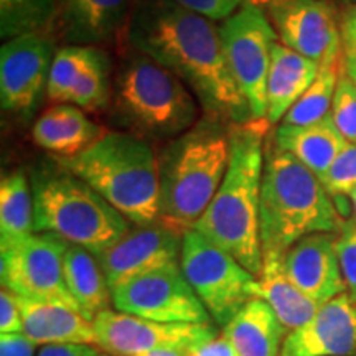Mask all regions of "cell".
Here are the masks:
<instances>
[{"label":"cell","mask_w":356,"mask_h":356,"mask_svg":"<svg viewBox=\"0 0 356 356\" xmlns=\"http://www.w3.org/2000/svg\"><path fill=\"white\" fill-rule=\"evenodd\" d=\"M127 38L134 50L170 70L208 115L231 126L252 121L213 20L173 0H144L134 8Z\"/></svg>","instance_id":"1"},{"label":"cell","mask_w":356,"mask_h":356,"mask_svg":"<svg viewBox=\"0 0 356 356\" xmlns=\"http://www.w3.org/2000/svg\"><path fill=\"white\" fill-rule=\"evenodd\" d=\"M267 126L270 124L266 119L231 126L228 172L210 207L193 226L256 277L264 262L259 207Z\"/></svg>","instance_id":"2"},{"label":"cell","mask_w":356,"mask_h":356,"mask_svg":"<svg viewBox=\"0 0 356 356\" xmlns=\"http://www.w3.org/2000/svg\"><path fill=\"white\" fill-rule=\"evenodd\" d=\"M228 122L202 119L173 139L159 157V220L180 231L193 229L225 180L231 159Z\"/></svg>","instance_id":"3"},{"label":"cell","mask_w":356,"mask_h":356,"mask_svg":"<svg viewBox=\"0 0 356 356\" xmlns=\"http://www.w3.org/2000/svg\"><path fill=\"white\" fill-rule=\"evenodd\" d=\"M56 163L86 181L129 222L159 220V157L149 140L132 132H106L86 150Z\"/></svg>","instance_id":"4"},{"label":"cell","mask_w":356,"mask_h":356,"mask_svg":"<svg viewBox=\"0 0 356 356\" xmlns=\"http://www.w3.org/2000/svg\"><path fill=\"white\" fill-rule=\"evenodd\" d=\"M259 216L264 254H286L305 236L335 233L341 226L322 180L275 145L266 152Z\"/></svg>","instance_id":"5"},{"label":"cell","mask_w":356,"mask_h":356,"mask_svg":"<svg viewBox=\"0 0 356 356\" xmlns=\"http://www.w3.org/2000/svg\"><path fill=\"white\" fill-rule=\"evenodd\" d=\"M35 233L60 236L95 256L121 241L131 225L86 181L56 163L32 177Z\"/></svg>","instance_id":"6"},{"label":"cell","mask_w":356,"mask_h":356,"mask_svg":"<svg viewBox=\"0 0 356 356\" xmlns=\"http://www.w3.org/2000/svg\"><path fill=\"white\" fill-rule=\"evenodd\" d=\"M119 121L142 139L173 140L198 122V101L170 70L144 53H132L114 79Z\"/></svg>","instance_id":"7"},{"label":"cell","mask_w":356,"mask_h":356,"mask_svg":"<svg viewBox=\"0 0 356 356\" xmlns=\"http://www.w3.org/2000/svg\"><path fill=\"white\" fill-rule=\"evenodd\" d=\"M180 267L216 325L225 327L254 299L256 275L198 231H185Z\"/></svg>","instance_id":"8"},{"label":"cell","mask_w":356,"mask_h":356,"mask_svg":"<svg viewBox=\"0 0 356 356\" xmlns=\"http://www.w3.org/2000/svg\"><path fill=\"white\" fill-rule=\"evenodd\" d=\"M220 35L231 73L249 102L252 121L266 119L267 76L279 38L264 8L244 3L221 22Z\"/></svg>","instance_id":"9"},{"label":"cell","mask_w":356,"mask_h":356,"mask_svg":"<svg viewBox=\"0 0 356 356\" xmlns=\"http://www.w3.org/2000/svg\"><path fill=\"white\" fill-rule=\"evenodd\" d=\"M68 244L60 236L33 233L15 246L0 249L2 287L24 299L50 302L79 312L65 282L63 259Z\"/></svg>","instance_id":"10"},{"label":"cell","mask_w":356,"mask_h":356,"mask_svg":"<svg viewBox=\"0 0 356 356\" xmlns=\"http://www.w3.org/2000/svg\"><path fill=\"white\" fill-rule=\"evenodd\" d=\"M118 312L162 323H208L210 314L191 289L180 264L134 277L113 291Z\"/></svg>","instance_id":"11"},{"label":"cell","mask_w":356,"mask_h":356,"mask_svg":"<svg viewBox=\"0 0 356 356\" xmlns=\"http://www.w3.org/2000/svg\"><path fill=\"white\" fill-rule=\"evenodd\" d=\"M96 346L111 356H142L154 351H186L200 341L218 335L216 325L162 323L104 310L92 320Z\"/></svg>","instance_id":"12"},{"label":"cell","mask_w":356,"mask_h":356,"mask_svg":"<svg viewBox=\"0 0 356 356\" xmlns=\"http://www.w3.org/2000/svg\"><path fill=\"white\" fill-rule=\"evenodd\" d=\"M269 19L279 42L320 66L340 60L341 32L332 0H274Z\"/></svg>","instance_id":"13"},{"label":"cell","mask_w":356,"mask_h":356,"mask_svg":"<svg viewBox=\"0 0 356 356\" xmlns=\"http://www.w3.org/2000/svg\"><path fill=\"white\" fill-rule=\"evenodd\" d=\"M53 42L44 33L7 40L0 50V104L3 113L29 118L47 95L55 58Z\"/></svg>","instance_id":"14"},{"label":"cell","mask_w":356,"mask_h":356,"mask_svg":"<svg viewBox=\"0 0 356 356\" xmlns=\"http://www.w3.org/2000/svg\"><path fill=\"white\" fill-rule=\"evenodd\" d=\"M184 231L163 221L136 225L97 257L111 292L134 277L180 264Z\"/></svg>","instance_id":"15"},{"label":"cell","mask_w":356,"mask_h":356,"mask_svg":"<svg viewBox=\"0 0 356 356\" xmlns=\"http://www.w3.org/2000/svg\"><path fill=\"white\" fill-rule=\"evenodd\" d=\"M356 351V304L348 293L318 307L317 314L289 333L280 356H350Z\"/></svg>","instance_id":"16"},{"label":"cell","mask_w":356,"mask_h":356,"mask_svg":"<svg viewBox=\"0 0 356 356\" xmlns=\"http://www.w3.org/2000/svg\"><path fill=\"white\" fill-rule=\"evenodd\" d=\"M332 233H315L284 254V270L293 286L318 305L346 292Z\"/></svg>","instance_id":"17"},{"label":"cell","mask_w":356,"mask_h":356,"mask_svg":"<svg viewBox=\"0 0 356 356\" xmlns=\"http://www.w3.org/2000/svg\"><path fill=\"white\" fill-rule=\"evenodd\" d=\"M131 0H56L65 40L78 47L111 42L131 20Z\"/></svg>","instance_id":"18"},{"label":"cell","mask_w":356,"mask_h":356,"mask_svg":"<svg viewBox=\"0 0 356 356\" xmlns=\"http://www.w3.org/2000/svg\"><path fill=\"white\" fill-rule=\"evenodd\" d=\"M24 318V335L37 345H96L91 320L70 307L17 296Z\"/></svg>","instance_id":"19"},{"label":"cell","mask_w":356,"mask_h":356,"mask_svg":"<svg viewBox=\"0 0 356 356\" xmlns=\"http://www.w3.org/2000/svg\"><path fill=\"white\" fill-rule=\"evenodd\" d=\"M104 129L88 118L83 109L65 102L53 104L35 121L33 142L56 155V159L73 157L104 136Z\"/></svg>","instance_id":"20"},{"label":"cell","mask_w":356,"mask_h":356,"mask_svg":"<svg viewBox=\"0 0 356 356\" xmlns=\"http://www.w3.org/2000/svg\"><path fill=\"white\" fill-rule=\"evenodd\" d=\"M320 65L299 55L279 42L274 43L273 61L267 76L266 121H282L292 106L305 95L318 76Z\"/></svg>","instance_id":"21"},{"label":"cell","mask_w":356,"mask_h":356,"mask_svg":"<svg viewBox=\"0 0 356 356\" xmlns=\"http://www.w3.org/2000/svg\"><path fill=\"white\" fill-rule=\"evenodd\" d=\"M348 142L338 131L332 115L309 126H286L282 124L274 136V145L291 154L300 163L317 175L320 180L335 162Z\"/></svg>","instance_id":"22"},{"label":"cell","mask_w":356,"mask_h":356,"mask_svg":"<svg viewBox=\"0 0 356 356\" xmlns=\"http://www.w3.org/2000/svg\"><path fill=\"white\" fill-rule=\"evenodd\" d=\"M284 254L266 252L262 270L256 277L252 296L264 300L286 330H297L317 314L318 304L293 286L284 270Z\"/></svg>","instance_id":"23"},{"label":"cell","mask_w":356,"mask_h":356,"mask_svg":"<svg viewBox=\"0 0 356 356\" xmlns=\"http://www.w3.org/2000/svg\"><path fill=\"white\" fill-rule=\"evenodd\" d=\"M222 333L238 356H280L286 327L264 300L252 299L243 307Z\"/></svg>","instance_id":"24"},{"label":"cell","mask_w":356,"mask_h":356,"mask_svg":"<svg viewBox=\"0 0 356 356\" xmlns=\"http://www.w3.org/2000/svg\"><path fill=\"white\" fill-rule=\"evenodd\" d=\"M63 273L70 296L88 320L92 322L101 312L108 310L113 304V292L108 279L91 251L68 244L63 259Z\"/></svg>","instance_id":"25"},{"label":"cell","mask_w":356,"mask_h":356,"mask_svg":"<svg viewBox=\"0 0 356 356\" xmlns=\"http://www.w3.org/2000/svg\"><path fill=\"white\" fill-rule=\"evenodd\" d=\"M32 181L24 170L8 172L0 181V249H8L35 233Z\"/></svg>","instance_id":"26"},{"label":"cell","mask_w":356,"mask_h":356,"mask_svg":"<svg viewBox=\"0 0 356 356\" xmlns=\"http://www.w3.org/2000/svg\"><path fill=\"white\" fill-rule=\"evenodd\" d=\"M340 60L320 66L318 76L307 89L292 109L282 119L286 126H309L322 121L332 111L333 96H335L338 79H340Z\"/></svg>","instance_id":"27"},{"label":"cell","mask_w":356,"mask_h":356,"mask_svg":"<svg viewBox=\"0 0 356 356\" xmlns=\"http://www.w3.org/2000/svg\"><path fill=\"white\" fill-rule=\"evenodd\" d=\"M53 20H56V0H0V33L3 38L44 33Z\"/></svg>","instance_id":"28"},{"label":"cell","mask_w":356,"mask_h":356,"mask_svg":"<svg viewBox=\"0 0 356 356\" xmlns=\"http://www.w3.org/2000/svg\"><path fill=\"white\" fill-rule=\"evenodd\" d=\"M96 47H70L60 48L55 53L53 63L48 76L47 97L55 104H65L70 102L71 92L76 86L78 79L86 70V66L95 55Z\"/></svg>","instance_id":"29"},{"label":"cell","mask_w":356,"mask_h":356,"mask_svg":"<svg viewBox=\"0 0 356 356\" xmlns=\"http://www.w3.org/2000/svg\"><path fill=\"white\" fill-rule=\"evenodd\" d=\"M111 101V63L104 51L97 50L79 76L71 92L70 104L83 109L84 113L102 111Z\"/></svg>","instance_id":"30"},{"label":"cell","mask_w":356,"mask_h":356,"mask_svg":"<svg viewBox=\"0 0 356 356\" xmlns=\"http://www.w3.org/2000/svg\"><path fill=\"white\" fill-rule=\"evenodd\" d=\"M330 115L345 140L356 145V84L343 73V68L333 96Z\"/></svg>","instance_id":"31"},{"label":"cell","mask_w":356,"mask_h":356,"mask_svg":"<svg viewBox=\"0 0 356 356\" xmlns=\"http://www.w3.org/2000/svg\"><path fill=\"white\" fill-rule=\"evenodd\" d=\"M330 195H350L356 188V145L346 144L322 178Z\"/></svg>","instance_id":"32"},{"label":"cell","mask_w":356,"mask_h":356,"mask_svg":"<svg viewBox=\"0 0 356 356\" xmlns=\"http://www.w3.org/2000/svg\"><path fill=\"white\" fill-rule=\"evenodd\" d=\"M338 261L343 274L346 293L356 304V228L350 226L335 241Z\"/></svg>","instance_id":"33"},{"label":"cell","mask_w":356,"mask_h":356,"mask_svg":"<svg viewBox=\"0 0 356 356\" xmlns=\"http://www.w3.org/2000/svg\"><path fill=\"white\" fill-rule=\"evenodd\" d=\"M186 10L213 22H222L238 12L246 0H173Z\"/></svg>","instance_id":"34"},{"label":"cell","mask_w":356,"mask_h":356,"mask_svg":"<svg viewBox=\"0 0 356 356\" xmlns=\"http://www.w3.org/2000/svg\"><path fill=\"white\" fill-rule=\"evenodd\" d=\"M0 333H24L19 299L6 287L0 291Z\"/></svg>","instance_id":"35"},{"label":"cell","mask_w":356,"mask_h":356,"mask_svg":"<svg viewBox=\"0 0 356 356\" xmlns=\"http://www.w3.org/2000/svg\"><path fill=\"white\" fill-rule=\"evenodd\" d=\"M37 343L24 333H2L0 356H37Z\"/></svg>","instance_id":"36"},{"label":"cell","mask_w":356,"mask_h":356,"mask_svg":"<svg viewBox=\"0 0 356 356\" xmlns=\"http://www.w3.org/2000/svg\"><path fill=\"white\" fill-rule=\"evenodd\" d=\"M185 356H238L225 333H218L210 340L200 341L184 353Z\"/></svg>","instance_id":"37"},{"label":"cell","mask_w":356,"mask_h":356,"mask_svg":"<svg viewBox=\"0 0 356 356\" xmlns=\"http://www.w3.org/2000/svg\"><path fill=\"white\" fill-rule=\"evenodd\" d=\"M340 32L345 51H356V2L341 13Z\"/></svg>","instance_id":"38"},{"label":"cell","mask_w":356,"mask_h":356,"mask_svg":"<svg viewBox=\"0 0 356 356\" xmlns=\"http://www.w3.org/2000/svg\"><path fill=\"white\" fill-rule=\"evenodd\" d=\"M37 356H99L92 345H44Z\"/></svg>","instance_id":"39"},{"label":"cell","mask_w":356,"mask_h":356,"mask_svg":"<svg viewBox=\"0 0 356 356\" xmlns=\"http://www.w3.org/2000/svg\"><path fill=\"white\" fill-rule=\"evenodd\" d=\"M341 68H343L346 76L356 84V51H345L343 60H341Z\"/></svg>","instance_id":"40"},{"label":"cell","mask_w":356,"mask_h":356,"mask_svg":"<svg viewBox=\"0 0 356 356\" xmlns=\"http://www.w3.org/2000/svg\"><path fill=\"white\" fill-rule=\"evenodd\" d=\"M185 351H154V353H147L142 356H185Z\"/></svg>","instance_id":"41"},{"label":"cell","mask_w":356,"mask_h":356,"mask_svg":"<svg viewBox=\"0 0 356 356\" xmlns=\"http://www.w3.org/2000/svg\"><path fill=\"white\" fill-rule=\"evenodd\" d=\"M273 2H274V0H246V3H251V6H256L259 8L269 7Z\"/></svg>","instance_id":"42"},{"label":"cell","mask_w":356,"mask_h":356,"mask_svg":"<svg viewBox=\"0 0 356 356\" xmlns=\"http://www.w3.org/2000/svg\"><path fill=\"white\" fill-rule=\"evenodd\" d=\"M351 198V203H353V215H355V228H356V188L348 195Z\"/></svg>","instance_id":"43"},{"label":"cell","mask_w":356,"mask_h":356,"mask_svg":"<svg viewBox=\"0 0 356 356\" xmlns=\"http://www.w3.org/2000/svg\"><path fill=\"white\" fill-rule=\"evenodd\" d=\"M346 2H351V3H355V2H356V0H346Z\"/></svg>","instance_id":"44"}]
</instances>
